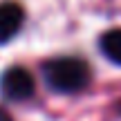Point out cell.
Instances as JSON below:
<instances>
[{"instance_id":"obj_1","label":"cell","mask_w":121,"mask_h":121,"mask_svg":"<svg viewBox=\"0 0 121 121\" xmlns=\"http://www.w3.org/2000/svg\"><path fill=\"white\" fill-rule=\"evenodd\" d=\"M43 76L52 90L72 94V92L83 90L90 83V67L81 58L63 56V58H54L49 63H45Z\"/></svg>"},{"instance_id":"obj_2","label":"cell","mask_w":121,"mask_h":121,"mask_svg":"<svg viewBox=\"0 0 121 121\" xmlns=\"http://www.w3.org/2000/svg\"><path fill=\"white\" fill-rule=\"evenodd\" d=\"M0 90L9 101H25L34 94V76L22 67H9L0 76Z\"/></svg>"},{"instance_id":"obj_3","label":"cell","mask_w":121,"mask_h":121,"mask_svg":"<svg viewBox=\"0 0 121 121\" xmlns=\"http://www.w3.org/2000/svg\"><path fill=\"white\" fill-rule=\"evenodd\" d=\"M22 20H25V11L18 2H0V43L13 38L22 27Z\"/></svg>"},{"instance_id":"obj_4","label":"cell","mask_w":121,"mask_h":121,"mask_svg":"<svg viewBox=\"0 0 121 121\" xmlns=\"http://www.w3.org/2000/svg\"><path fill=\"white\" fill-rule=\"evenodd\" d=\"M101 52L105 58L121 65V29H110L101 36Z\"/></svg>"},{"instance_id":"obj_5","label":"cell","mask_w":121,"mask_h":121,"mask_svg":"<svg viewBox=\"0 0 121 121\" xmlns=\"http://www.w3.org/2000/svg\"><path fill=\"white\" fill-rule=\"evenodd\" d=\"M0 121H11V117H9L4 110H0Z\"/></svg>"}]
</instances>
